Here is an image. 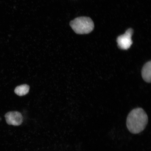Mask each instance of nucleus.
<instances>
[{
    "label": "nucleus",
    "instance_id": "f257e3e1",
    "mask_svg": "<svg viewBox=\"0 0 151 151\" xmlns=\"http://www.w3.org/2000/svg\"><path fill=\"white\" fill-rule=\"evenodd\" d=\"M148 122V117L142 109H134L128 114L126 122L128 129L134 134H139L144 130Z\"/></svg>",
    "mask_w": 151,
    "mask_h": 151
},
{
    "label": "nucleus",
    "instance_id": "f03ea898",
    "mask_svg": "<svg viewBox=\"0 0 151 151\" xmlns=\"http://www.w3.org/2000/svg\"><path fill=\"white\" fill-rule=\"evenodd\" d=\"M70 25L77 34L83 35L89 33L93 31L94 24L91 19L88 17H80L72 21Z\"/></svg>",
    "mask_w": 151,
    "mask_h": 151
},
{
    "label": "nucleus",
    "instance_id": "7ed1b4c3",
    "mask_svg": "<svg viewBox=\"0 0 151 151\" xmlns=\"http://www.w3.org/2000/svg\"><path fill=\"white\" fill-rule=\"evenodd\" d=\"M133 33V29L129 28L124 35L118 37L117 42L119 48L123 50H127L130 48L133 43L132 37Z\"/></svg>",
    "mask_w": 151,
    "mask_h": 151
},
{
    "label": "nucleus",
    "instance_id": "423d86ee",
    "mask_svg": "<svg viewBox=\"0 0 151 151\" xmlns=\"http://www.w3.org/2000/svg\"><path fill=\"white\" fill-rule=\"evenodd\" d=\"M29 90V86L24 84L17 86L14 90L15 93L19 96H23L27 94Z\"/></svg>",
    "mask_w": 151,
    "mask_h": 151
},
{
    "label": "nucleus",
    "instance_id": "20e7f679",
    "mask_svg": "<svg viewBox=\"0 0 151 151\" xmlns=\"http://www.w3.org/2000/svg\"><path fill=\"white\" fill-rule=\"evenodd\" d=\"M6 120L9 125L18 126L23 122L22 115L18 111H12L7 113L5 115Z\"/></svg>",
    "mask_w": 151,
    "mask_h": 151
},
{
    "label": "nucleus",
    "instance_id": "39448f33",
    "mask_svg": "<svg viewBox=\"0 0 151 151\" xmlns=\"http://www.w3.org/2000/svg\"><path fill=\"white\" fill-rule=\"evenodd\" d=\"M142 75L143 80L146 82H151V62L149 61L143 66Z\"/></svg>",
    "mask_w": 151,
    "mask_h": 151
}]
</instances>
